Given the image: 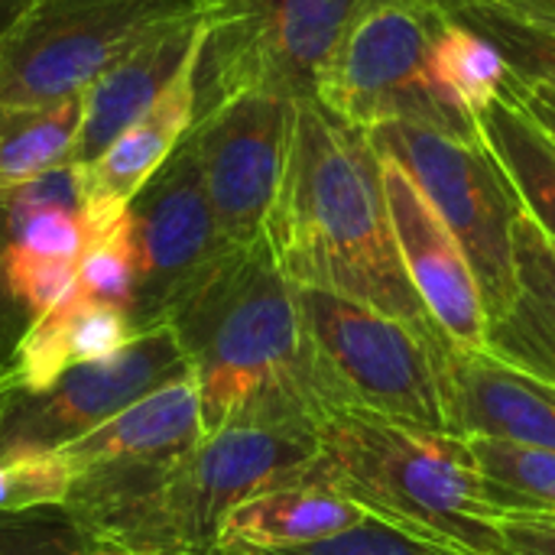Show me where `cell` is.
Returning <instances> with one entry per match:
<instances>
[{
	"label": "cell",
	"instance_id": "obj_1",
	"mask_svg": "<svg viewBox=\"0 0 555 555\" xmlns=\"http://www.w3.org/2000/svg\"><path fill=\"white\" fill-rule=\"evenodd\" d=\"M263 241L293 286L371 306L429 345L449 338L416 296L397 250L380 156L367 133L319 101H296L286 166Z\"/></svg>",
	"mask_w": 555,
	"mask_h": 555
},
{
	"label": "cell",
	"instance_id": "obj_2",
	"mask_svg": "<svg viewBox=\"0 0 555 555\" xmlns=\"http://www.w3.org/2000/svg\"><path fill=\"white\" fill-rule=\"evenodd\" d=\"M166 322L189 358L205 436L231 426H315L325 413L296 286L267 241L215 260Z\"/></svg>",
	"mask_w": 555,
	"mask_h": 555
},
{
	"label": "cell",
	"instance_id": "obj_3",
	"mask_svg": "<svg viewBox=\"0 0 555 555\" xmlns=\"http://www.w3.org/2000/svg\"><path fill=\"white\" fill-rule=\"evenodd\" d=\"M315 452L312 423L231 426L143 481L78 485L62 511L91 550L215 555L228 511L257 491L296 481Z\"/></svg>",
	"mask_w": 555,
	"mask_h": 555
},
{
	"label": "cell",
	"instance_id": "obj_4",
	"mask_svg": "<svg viewBox=\"0 0 555 555\" xmlns=\"http://www.w3.org/2000/svg\"><path fill=\"white\" fill-rule=\"evenodd\" d=\"M315 446L302 481H319L371 517L436 543L472 555H511L465 436L345 406L315 420Z\"/></svg>",
	"mask_w": 555,
	"mask_h": 555
},
{
	"label": "cell",
	"instance_id": "obj_5",
	"mask_svg": "<svg viewBox=\"0 0 555 555\" xmlns=\"http://www.w3.org/2000/svg\"><path fill=\"white\" fill-rule=\"evenodd\" d=\"M234 0H26L0 26V104L46 107L81 94L146 39L221 20Z\"/></svg>",
	"mask_w": 555,
	"mask_h": 555
},
{
	"label": "cell",
	"instance_id": "obj_6",
	"mask_svg": "<svg viewBox=\"0 0 555 555\" xmlns=\"http://www.w3.org/2000/svg\"><path fill=\"white\" fill-rule=\"evenodd\" d=\"M296 306L325 413L354 406L449 433L436 351L420 332L371 306L309 286H296Z\"/></svg>",
	"mask_w": 555,
	"mask_h": 555
},
{
	"label": "cell",
	"instance_id": "obj_7",
	"mask_svg": "<svg viewBox=\"0 0 555 555\" xmlns=\"http://www.w3.org/2000/svg\"><path fill=\"white\" fill-rule=\"evenodd\" d=\"M442 23L436 0H364L322 65L312 101L364 133L403 120L478 137L475 120L446 104L426 75Z\"/></svg>",
	"mask_w": 555,
	"mask_h": 555
},
{
	"label": "cell",
	"instance_id": "obj_8",
	"mask_svg": "<svg viewBox=\"0 0 555 555\" xmlns=\"http://www.w3.org/2000/svg\"><path fill=\"white\" fill-rule=\"evenodd\" d=\"M371 146L393 159L426 195L462 244L481 289L488 325L501 322L517 299L514 221L524 205L481 137H459L416 124L367 130Z\"/></svg>",
	"mask_w": 555,
	"mask_h": 555
},
{
	"label": "cell",
	"instance_id": "obj_9",
	"mask_svg": "<svg viewBox=\"0 0 555 555\" xmlns=\"http://www.w3.org/2000/svg\"><path fill=\"white\" fill-rule=\"evenodd\" d=\"M364 0H234L195 59V114L241 91L286 101L315 94V78Z\"/></svg>",
	"mask_w": 555,
	"mask_h": 555
},
{
	"label": "cell",
	"instance_id": "obj_10",
	"mask_svg": "<svg viewBox=\"0 0 555 555\" xmlns=\"http://www.w3.org/2000/svg\"><path fill=\"white\" fill-rule=\"evenodd\" d=\"M293 111L296 101L241 91L195 114L185 133L228 250L263 241L286 166Z\"/></svg>",
	"mask_w": 555,
	"mask_h": 555
},
{
	"label": "cell",
	"instance_id": "obj_11",
	"mask_svg": "<svg viewBox=\"0 0 555 555\" xmlns=\"http://www.w3.org/2000/svg\"><path fill=\"white\" fill-rule=\"evenodd\" d=\"M182 374L189 358L172 325H150L114 354L72 367L42 393H13L0 413V446L55 452Z\"/></svg>",
	"mask_w": 555,
	"mask_h": 555
},
{
	"label": "cell",
	"instance_id": "obj_12",
	"mask_svg": "<svg viewBox=\"0 0 555 555\" xmlns=\"http://www.w3.org/2000/svg\"><path fill=\"white\" fill-rule=\"evenodd\" d=\"M137 247L133 325L166 322L172 306L228 254L189 140L127 208Z\"/></svg>",
	"mask_w": 555,
	"mask_h": 555
},
{
	"label": "cell",
	"instance_id": "obj_13",
	"mask_svg": "<svg viewBox=\"0 0 555 555\" xmlns=\"http://www.w3.org/2000/svg\"><path fill=\"white\" fill-rule=\"evenodd\" d=\"M380 179L400 260L426 312L459 348L485 351L488 315L462 244L416 182L387 156H380Z\"/></svg>",
	"mask_w": 555,
	"mask_h": 555
},
{
	"label": "cell",
	"instance_id": "obj_14",
	"mask_svg": "<svg viewBox=\"0 0 555 555\" xmlns=\"http://www.w3.org/2000/svg\"><path fill=\"white\" fill-rule=\"evenodd\" d=\"M202 439L198 390L182 374L59 452L72 485H124L172 468Z\"/></svg>",
	"mask_w": 555,
	"mask_h": 555
},
{
	"label": "cell",
	"instance_id": "obj_15",
	"mask_svg": "<svg viewBox=\"0 0 555 555\" xmlns=\"http://www.w3.org/2000/svg\"><path fill=\"white\" fill-rule=\"evenodd\" d=\"M449 433L491 436L555 452V387L517 371L488 351L459 348L452 338L433 345Z\"/></svg>",
	"mask_w": 555,
	"mask_h": 555
},
{
	"label": "cell",
	"instance_id": "obj_16",
	"mask_svg": "<svg viewBox=\"0 0 555 555\" xmlns=\"http://www.w3.org/2000/svg\"><path fill=\"white\" fill-rule=\"evenodd\" d=\"M218 20H192L172 26L130 55L114 62L81 91V124L75 140V163H94L130 124H137L156 98L198 59L208 29Z\"/></svg>",
	"mask_w": 555,
	"mask_h": 555
},
{
	"label": "cell",
	"instance_id": "obj_17",
	"mask_svg": "<svg viewBox=\"0 0 555 555\" xmlns=\"http://www.w3.org/2000/svg\"><path fill=\"white\" fill-rule=\"evenodd\" d=\"M195 120V62L156 98V104L130 124L94 163L81 166L85 215L101 234L127 215L143 185L179 150Z\"/></svg>",
	"mask_w": 555,
	"mask_h": 555
},
{
	"label": "cell",
	"instance_id": "obj_18",
	"mask_svg": "<svg viewBox=\"0 0 555 555\" xmlns=\"http://www.w3.org/2000/svg\"><path fill=\"white\" fill-rule=\"evenodd\" d=\"M371 514L319 481H286L234 504L221 520L215 555L276 553L338 537Z\"/></svg>",
	"mask_w": 555,
	"mask_h": 555
},
{
	"label": "cell",
	"instance_id": "obj_19",
	"mask_svg": "<svg viewBox=\"0 0 555 555\" xmlns=\"http://www.w3.org/2000/svg\"><path fill=\"white\" fill-rule=\"evenodd\" d=\"M137 332L133 319L124 309L81 299L68 289V296L52 306L26 335L16 341L7 374L13 393H42L62 374L78 364L98 361L124 348Z\"/></svg>",
	"mask_w": 555,
	"mask_h": 555
},
{
	"label": "cell",
	"instance_id": "obj_20",
	"mask_svg": "<svg viewBox=\"0 0 555 555\" xmlns=\"http://www.w3.org/2000/svg\"><path fill=\"white\" fill-rule=\"evenodd\" d=\"M517 299L488 325L485 351L555 387V244L524 211L514 221Z\"/></svg>",
	"mask_w": 555,
	"mask_h": 555
},
{
	"label": "cell",
	"instance_id": "obj_21",
	"mask_svg": "<svg viewBox=\"0 0 555 555\" xmlns=\"http://www.w3.org/2000/svg\"><path fill=\"white\" fill-rule=\"evenodd\" d=\"M478 137L501 163L511 179L524 211L540 224V231L555 244V146L543 130L527 117L517 98L504 91L475 114Z\"/></svg>",
	"mask_w": 555,
	"mask_h": 555
},
{
	"label": "cell",
	"instance_id": "obj_22",
	"mask_svg": "<svg viewBox=\"0 0 555 555\" xmlns=\"http://www.w3.org/2000/svg\"><path fill=\"white\" fill-rule=\"evenodd\" d=\"M81 94L46 107L0 104V192L75 163Z\"/></svg>",
	"mask_w": 555,
	"mask_h": 555
},
{
	"label": "cell",
	"instance_id": "obj_23",
	"mask_svg": "<svg viewBox=\"0 0 555 555\" xmlns=\"http://www.w3.org/2000/svg\"><path fill=\"white\" fill-rule=\"evenodd\" d=\"M426 75L446 104L475 120V114H481L504 91L511 65L485 33L446 16L429 46Z\"/></svg>",
	"mask_w": 555,
	"mask_h": 555
},
{
	"label": "cell",
	"instance_id": "obj_24",
	"mask_svg": "<svg viewBox=\"0 0 555 555\" xmlns=\"http://www.w3.org/2000/svg\"><path fill=\"white\" fill-rule=\"evenodd\" d=\"M485 498L498 517H555V452L491 436H468Z\"/></svg>",
	"mask_w": 555,
	"mask_h": 555
},
{
	"label": "cell",
	"instance_id": "obj_25",
	"mask_svg": "<svg viewBox=\"0 0 555 555\" xmlns=\"http://www.w3.org/2000/svg\"><path fill=\"white\" fill-rule=\"evenodd\" d=\"M72 293L81 299H91V302L124 309L133 319L137 247H133V228H130L127 215L91 237V244L85 247V254L78 260Z\"/></svg>",
	"mask_w": 555,
	"mask_h": 555
},
{
	"label": "cell",
	"instance_id": "obj_26",
	"mask_svg": "<svg viewBox=\"0 0 555 555\" xmlns=\"http://www.w3.org/2000/svg\"><path fill=\"white\" fill-rule=\"evenodd\" d=\"M436 3L449 20H459V23L485 33L501 49L511 72L520 81H537V85H546L555 91V33L520 26L481 3H465V0H436Z\"/></svg>",
	"mask_w": 555,
	"mask_h": 555
},
{
	"label": "cell",
	"instance_id": "obj_27",
	"mask_svg": "<svg viewBox=\"0 0 555 555\" xmlns=\"http://www.w3.org/2000/svg\"><path fill=\"white\" fill-rule=\"evenodd\" d=\"M72 472L62 452L0 446V514H29L65 507Z\"/></svg>",
	"mask_w": 555,
	"mask_h": 555
},
{
	"label": "cell",
	"instance_id": "obj_28",
	"mask_svg": "<svg viewBox=\"0 0 555 555\" xmlns=\"http://www.w3.org/2000/svg\"><path fill=\"white\" fill-rule=\"evenodd\" d=\"M244 555H472L446 543H436L429 537L410 533L403 527H393L387 520L367 517L358 527L309 543V546H296V550H276V553H244Z\"/></svg>",
	"mask_w": 555,
	"mask_h": 555
},
{
	"label": "cell",
	"instance_id": "obj_29",
	"mask_svg": "<svg viewBox=\"0 0 555 555\" xmlns=\"http://www.w3.org/2000/svg\"><path fill=\"white\" fill-rule=\"evenodd\" d=\"M91 543L62 507L0 514V555H88Z\"/></svg>",
	"mask_w": 555,
	"mask_h": 555
},
{
	"label": "cell",
	"instance_id": "obj_30",
	"mask_svg": "<svg viewBox=\"0 0 555 555\" xmlns=\"http://www.w3.org/2000/svg\"><path fill=\"white\" fill-rule=\"evenodd\" d=\"M501 530L511 555H555V517L504 514Z\"/></svg>",
	"mask_w": 555,
	"mask_h": 555
},
{
	"label": "cell",
	"instance_id": "obj_31",
	"mask_svg": "<svg viewBox=\"0 0 555 555\" xmlns=\"http://www.w3.org/2000/svg\"><path fill=\"white\" fill-rule=\"evenodd\" d=\"M507 91L517 98V104L527 111V117L543 130V137L555 146V91L537 81H520L514 72L507 75Z\"/></svg>",
	"mask_w": 555,
	"mask_h": 555
},
{
	"label": "cell",
	"instance_id": "obj_32",
	"mask_svg": "<svg viewBox=\"0 0 555 555\" xmlns=\"http://www.w3.org/2000/svg\"><path fill=\"white\" fill-rule=\"evenodd\" d=\"M465 3H481L520 26L555 33V0H465Z\"/></svg>",
	"mask_w": 555,
	"mask_h": 555
},
{
	"label": "cell",
	"instance_id": "obj_33",
	"mask_svg": "<svg viewBox=\"0 0 555 555\" xmlns=\"http://www.w3.org/2000/svg\"><path fill=\"white\" fill-rule=\"evenodd\" d=\"M10 397H13V390H10V374H7V364L0 361V413H3V406H7Z\"/></svg>",
	"mask_w": 555,
	"mask_h": 555
},
{
	"label": "cell",
	"instance_id": "obj_34",
	"mask_svg": "<svg viewBox=\"0 0 555 555\" xmlns=\"http://www.w3.org/2000/svg\"><path fill=\"white\" fill-rule=\"evenodd\" d=\"M88 555H137V553H120V550H91Z\"/></svg>",
	"mask_w": 555,
	"mask_h": 555
},
{
	"label": "cell",
	"instance_id": "obj_35",
	"mask_svg": "<svg viewBox=\"0 0 555 555\" xmlns=\"http://www.w3.org/2000/svg\"><path fill=\"white\" fill-rule=\"evenodd\" d=\"M0 3H13V13H16V10H20V7H23L26 0H0Z\"/></svg>",
	"mask_w": 555,
	"mask_h": 555
}]
</instances>
